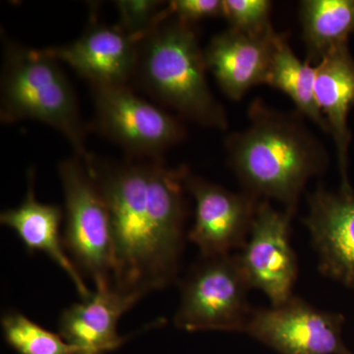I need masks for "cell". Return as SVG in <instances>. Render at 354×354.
Wrapping results in <instances>:
<instances>
[{
	"mask_svg": "<svg viewBox=\"0 0 354 354\" xmlns=\"http://www.w3.org/2000/svg\"><path fill=\"white\" fill-rule=\"evenodd\" d=\"M108 205L116 290L141 299L174 283L184 244L185 167L82 158Z\"/></svg>",
	"mask_w": 354,
	"mask_h": 354,
	"instance_id": "6da1fadb",
	"label": "cell"
},
{
	"mask_svg": "<svg viewBox=\"0 0 354 354\" xmlns=\"http://www.w3.org/2000/svg\"><path fill=\"white\" fill-rule=\"evenodd\" d=\"M299 113H283L255 100L249 125L230 134L225 149L244 192L276 200L295 215L310 179L327 169L329 155Z\"/></svg>",
	"mask_w": 354,
	"mask_h": 354,
	"instance_id": "7a4b0ae2",
	"label": "cell"
},
{
	"mask_svg": "<svg viewBox=\"0 0 354 354\" xmlns=\"http://www.w3.org/2000/svg\"><path fill=\"white\" fill-rule=\"evenodd\" d=\"M193 25L172 18L139 41L135 75L147 92L188 120L225 130L227 113L209 90Z\"/></svg>",
	"mask_w": 354,
	"mask_h": 354,
	"instance_id": "3957f363",
	"label": "cell"
},
{
	"mask_svg": "<svg viewBox=\"0 0 354 354\" xmlns=\"http://www.w3.org/2000/svg\"><path fill=\"white\" fill-rule=\"evenodd\" d=\"M57 60L6 39L0 78L2 123L31 120L62 133L79 158L87 157V130L73 88Z\"/></svg>",
	"mask_w": 354,
	"mask_h": 354,
	"instance_id": "277c9868",
	"label": "cell"
},
{
	"mask_svg": "<svg viewBox=\"0 0 354 354\" xmlns=\"http://www.w3.org/2000/svg\"><path fill=\"white\" fill-rule=\"evenodd\" d=\"M65 201V249L95 288L113 285L114 249L108 205L82 158L60 162Z\"/></svg>",
	"mask_w": 354,
	"mask_h": 354,
	"instance_id": "5b68a950",
	"label": "cell"
},
{
	"mask_svg": "<svg viewBox=\"0 0 354 354\" xmlns=\"http://www.w3.org/2000/svg\"><path fill=\"white\" fill-rule=\"evenodd\" d=\"M250 290L237 254L203 258L181 281L174 324L187 332L243 333L253 311Z\"/></svg>",
	"mask_w": 354,
	"mask_h": 354,
	"instance_id": "8992f818",
	"label": "cell"
},
{
	"mask_svg": "<svg viewBox=\"0 0 354 354\" xmlns=\"http://www.w3.org/2000/svg\"><path fill=\"white\" fill-rule=\"evenodd\" d=\"M92 88L97 129L131 155L157 160L185 136L176 118L135 95L127 85Z\"/></svg>",
	"mask_w": 354,
	"mask_h": 354,
	"instance_id": "52a82bcc",
	"label": "cell"
},
{
	"mask_svg": "<svg viewBox=\"0 0 354 354\" xmlns=\"http://www.w3.org/2000/svg\"><path fill=\"white\" fill-rule=\"evenodd\" d=\"M344 317L292 297L253 310L243 333L279 354H354L342 341Z\"/></svg>",
	"mask_w": 354,
	"mask_h": 354,
	"instance_id": "ba28073f",
	"label": "cell"
},
{
	"mask_svg": "<svg viewBox=\"0 0 354 354\" xmlns=\"http://www.w3.org/2000/svg\"><path fill=\"white\" fill-rule=\"evenodd\" d=\"M293 216L286 209L277 211L268 200H261L245 245L237 254L251 290L265 293L272 306L293 297L298 274L297 258L290 239Z\"/></svg>",
	"mask_w": 354,
	"mask_h": 354,
	"instance_id": "9c48e42d",
	"label": "cell"
},
{
	"mask_svg": "<svg viewBox=\"0 0 354 354\" xmlns=\"http://www.w3.org/2000/svg\"><path fill=\"white\" fill-rule=\"evenodd\" d=\"M186 189L196 204L195 220L188 239L203 258L241 250L250 234L261 200L246 192L234 193L188 174Z\"/></svg>",
	"mask_w": 354,
	"mask_h": 354,
	"instance_id": "30bf717a",
	"label": "cell"
},
{
	"mask_svg": "<svg viewBox=\"0 0 354 354\" xmlns=\"http://www.w3.org/2000/svg\"><path fill=\"white\" fill-rule=\"evenodd\" d=\"M324 276L354 290V191L318 186L304 220Z\"/></svg>",
	"mask_w": 354,
	"mask_h": 354,
	"instance_id": "8fae6325",
	"label": "cell"
},
{
	"mask_svg": "<svg viewBox=\"0 0 354 354\" xmlns=\"http://www.w3.org/2000/svg\"><path fill=\"white\" fill-rule=\"evenodd\" d=\"M138 46L118 26L93 23L73 43L43 50L68 64L92 86H122L135 75Z\"/></svg>",
	"mask_w": 354,
	"mask_h": 354,
	"instance_id": "7c38bea8",
	"label": "cell"
},
{
	"mask_svg": "<svg viewBox=\"0 0 354 354\" xmlns=\"http://www.w3.org/2000/svg\"><path fill=\"white\" fill-rule=\"evenodd\" d=\"M277 35L253 36L230 28L211 39L204 51L207 69L230 100L239 101L251 88L267 84Z\"/></svg>",
	"mask_w": 354,
	"mask_h": 354,
	"instance_id": "4fadbf2b",
	"label": "cell"
},
{
	"mask_svg": "<svg viewBox=\"0 0 354 354\" xmlns=\"http://www.w3.org/2000/svg\"><path fill=\"white\" fill-rule=\"evenodd\" d=\"M139 300L113 285L97 286L90 297L62 311L59 335L80 354L115 351L124 342L118 332V322Z\"/></svg>",
	"mask_w": 354,
	"mask_h": 354,
	"instance_id": "5bb4252c",
	"label": "cell"
},
{
	"mask_svg": "<svg viewBox=\"0 0 354 354\" xmlns=\"http://www.w3.org/2000/svg\"><path fill=\"white\" fill-rule=\"evenodd\" d=\"M28 190L18 207L6 209L0 215V223L12 230L30 252H41L50 257L69 277L82 299L93 291L88 290L65 249L64 235L60 234L64 211L57 205L44 204L37 199L35 171L30 169Z\"/></svg>",
	"mask_w": 354,
	"mask_h": 354,
	"instance_id": "9a60e30c",
	"label": "cell"
},
{
	"mask_svg": "<svg viewBox=\"0 0 354 354\" xmlns=\"http://www.w3.org/2000/svg\"><path fill=\"white\" fill-rule=\"evenodd\" d=\"M315 97L327 121L337 148L342 191H351L348 181V148L351 133L349 109L354 104V59L348 43L333 48L316 64Z\"/></svg>",
	"mask_w": 354,
	"mask_h": 354,
	"instance_id": "2e32d148",
	"label": "cell"
},
{
	"mask_svg": "<svg viewBox=\"0 0 354 354\" xmlns=\"http://www.w3.org/2000/svg\"><path fill=\"white\" fill-rule=\"evenodd\" d=\"M300 19L307 62L318 64L333 48L348 43L354 31V0H305Z\"/></svg>",
	"mask_w": 354,
	"mask_h": 354,
	"instance_id": "e0dca14e",
	"label": "cell"
},
{
	"mask_svg": "<svg viewBox=\"0 0 354 354\" xmlns=\"http://www.w3.org/2000/svg\"><path fill=\"white\" fill-rule=\"evenodd\" d=\"M316 69L302 62L291 50L286 35H277L267 85L279 88L295 102L298 113L329 133L327 121L315 97Z\"/></svg>",
	"mask_w": 354,
	"mask_h": 354,
	"instance_id": "ac0fdd59",
	"label": "cell"
},
{
	"mask_svg": "<svg viewBox=\"0 0 354 354\" xmlns=\"http://www.w3.org/2000/svg\"><path fill=\"white\" fill-rule=\"evenodd\" d=\"M6 341L20 354H80L59 334L32 322L21 312L11 311L2 317Z\"/></svg>",
	"mask_w": 354,
	"mask_h": 354,
	"instance_id": "d6986e66",
	"label": "cell"
},
{
	"mask_svg": "<svg viewBox=\"0 0 354 354\" xmlns=\"http://www.w3.org/2000/svg\"><path fill=\"white\" fill-rule=\"evenodd\" d=\"M223 17L232 29L260 36L274 32L270 13L272 2L268 0H223Z\"/></svg>",
	"mask_w": 354,
	"mask_h": 354,
	"instance_id": "ffe728a7",
	"label": "cell"
},
{
	"mask_svg": "<svg viewBox=\"0 0 354 354\" xmlns=\"http://www.w3.org/2000/svg\"><path fill=\"white\" fill-rule=\"evenodd\" d=\"M120 15L118 27L141 41L149 32L157 27L158 13L165 2L156 0H118L114 2Z\"/></svg>",
	"mask_w": 354,
	"mask_h": 354,
	"instance_id": "44dd1931",
	"label": "cell"
},
{
	"mask_svg": "<svg viewBox=\"0 0 354 354\" xmlns=\"http://www.w3.org/2000/svg\"><path fill=\"white\" fill-rule=\"evenodd\" d=\"M223 0H174L158 13L157 26L169 18L193 25L206 18L223 17Z\"/></svg>",
	"mask_w": 354,
	"mask_h": 354,
	"instance_id": "7402d4cb",
	"label": "cell"
}]
</instances>
